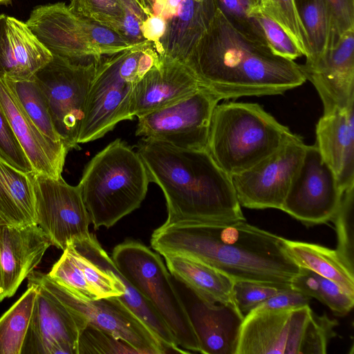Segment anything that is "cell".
Wrapping results in <instances>:
<instances>
[{
    "mask_svg": "<svg viewBox=\"0 0 354 354\" xmlns=\"http://www.w3.org/2000/svg\"><path fill=\"white\" fill-rule=\"evenodd\" d=\"M283 289L284 288L277 286L250 281H234L232 287L236 305L244 317Z\"/></svg>",
    "mask_w": 354,
    "mask_h": 354,
    "instance_id": "41",
    "label": "cell"
},
{
    "mask_svg": "<svg viewBox=\"0 0 354 354\" xmlns=\"http://www.w3.org/2000/svg\"><path fill=\"white\" fill-rule=\"evenodd\" d=\"M70 10L121 35L124 10L120 0H71Z\"/></svg>",
    "mask_w": 354,
    "mask_h": 354,
    "instance_id": "37",
    "label": "cell"
},
{
    "mask_svg": "<svg viewBox=\"0 0 354 354\" xmlns=\"http://www.w3.org/2000/svg\"><path fill=\"white\" fill-rule=\"evenodd\" d=\"M294 2L308 37L310 53L306 62H311L333 48L340 37L324 0H294Z\"/></svg>",
    "mask_w": 354,
    "mask_h": 354,
    "instance_id": "30",
    "label": "cell"
},
{
    "mask_svg": "<svg viewBox=\"0 0 354 354\" xmlns=\"http://www.w3.org/2000/svg\"><path fill=\"white\" fill-rule=\"evenodd\" d=\"M150 182L162 189L165 223L245 220L231 177L207 149H190L142 138L137 151Z\"/></svg>",
    "mask_w": 354,
    "mask_h": 354,
    "instance_id": "3",
    "label": "cell"
},
{
    "mask_svg": "<svg viewBox=\"0 0 354 354\" xmlns=\"http://www.w3.org/2000/svg\"><path fill=\"white\" fill-rule=\"evenodd\" d=\"M186 64L220 100L282 94L306 81L300 65L242 35L218 10Z\"/></svg>",
    "mask_w": 354,
    "mask_h": 354,
    "instance_id": "2",
    "label": "cell"
},
{
    "mask_svg": "<svg viewBox=\"0 0 354 354\" xmlns=\"http://www.w3.org/2000/svg\"><path fill=\"white\" fill-rule=\"evenodd\" d=\"M290 286L310 298L317 299L338 316L348 314L354 305L353 296L346 293L333 281L304 268H299Z\"/></svg>",
    "mask_w": 354,
    "mask_h": 354,
    "instance_id": "32",
    "label": "cell"
},
{
    "mask_svg": "<svg viewBox=\"0 0 354 354\" xmlns=\"http://www.w3.org/2000/svg\"><path fill=\"white\" fill-rule=\"evenodd\" d=\"M343 192L315 144L307 145L281 210L308 226L326 223L335 216Z\"/></svg>",
    "mask_w": 354,
    "mask_h": 354,
    "instance_id": "14",
    "label": "cell"
},
{
    "mask_svg": "<svg viewBox=\"0 0 354 354\" xmlns=\"http://www.w3.org/2000/svg\"><path fill=\"white\" fill-rule=\"evenodd\" d=\"M260 8L278 23L295 41L302 55L309 56L306 30L299 19L294 0H258Z\"/></svg>",
    "mask_w": 354,
    "mask_h": 354,
    "instance_id": "34",
    "label": "cell"
},
{
    "mask_svg": "<svg viewBox=\"0 0 354 354\" xmlns=\"http://www.w3.org/2000/svg\"><path fill=\"white\" fill-rule=\"evenodd\" d=\"M216 10L214 0H165L158 15L166 22L158 55L186 64Z\"/></svg>",
    "mask_w": 354,
    "mask_h": 354,
    "instance_id": "19",
    "label": "cell"
},
{
    "mask_svg": "<svg viewBox=\"0 0 354 354\" xmlns=\"http://www.w3.org/2000/svg\"><path fill=\"white\" fill-rule=\"evenodd\" d=\"M315 132V145L343 192L354 187V103L323 114Z\"/></svg>",
    "mask_w": 354,
    "mask_h": 354,
    "instance_id": "24",
    "label": "cell"
},
{
    "mask_svg": "<svg viewBox=\"0 0 354 354\" xmlns=\"http://www.w3.org/2000/svg\"><path fill=\"white\" fill-rule=\"evenodd\" d=\"M158 59L151 43L100 59L88 91L78 144L97 140L118 122L132 120L129 101L133 86Z\"/></svg>",
    "mask_w": 354,
    "mask_h": 354,
    "instance_id": "6",
    "label": "cell"
},
{
    "mask_svg": "<svg viewBox=\"0 0 354 354\" xmlns=\"http://www.w3.org/2000/svg\"><path fill=\"white\" fill-rule=\"evenodd\" d=\"M251 16L261 26L268 46L275 55L293 61L303 55L282 27L259 6L253 10Z\"/></svg>",
    "mask_w": 354,
    "mask_h": 354,
    "instance_id": "39",
    "label": "cell"
},
{
    "mask_svg": "<svg viewBox=\"0 0 354 354\" xmlns=\"http://www.w3.org/2000/svg\"><path fill=\"white\" fill-rule=\"evenodd\" d=\"M111 257L120 273L153 306L178 346L188 353H200L186 304L160 254L138 241L128 239L113 248Z\"/></svg>",
    "mask_w": 354,
    "mask_h": 354,
    "instance_id": "8",
    "label": "cell"
},
{
    "mask_svg": "<svg viewBox=\"0 0 354 354\" xmlns=\"http://www.w3.org/2000/svg\"><path fill=\"white\" fill-rule=\"evenodd\" d=\"M300 66L322 100L324 114L354 103V30L342 34L322 56Z\"/></svg>",
    "mask_w": 354,
    "mask_h": 354,
    "instance_id": "17",
    "label": "cell"
},
{
    "mask_svg": "<svg viewBox=\"0 0 354 354\" xmlns=\"http://www.w3.org/2000/svg\"><path fill=\"white\" fill-rule=\"evenodd\" d=\"M35 286L37 292L20 354H77L79 336L86 322Z\"/></svg>",
    "mask_w": 354,
    "mask_h": 354,
    "instance_id": "16",
    "label": "cell"
},
{
    "mask_svg": "<svg viewBox=\"0 0 354 354\" xmlns=\"http://www.w3.org/2000/svg\"><path fill=\"white\" fill-rule=\"evenodd\" d=\"M25 23L53 55L76 63L86 59L99 61L138 46L117 32L74 14L64 3L35 8Z\"/></svg>",
    "mask_w": 354,
    "mask_h": 354,
    "instance_id": "9",
    "label": "cell"
},
{
    "mask_svg": "<svg viewBox=\"0 0 354 354\" xmlns=\"http://www.w3.org/2000/svg\"><path fill=\"white\" fill-rule=\"evenodd\" d=\"M150 183L137 151L115 139L86 165L77 185L94 229L110 228L139 208Z\"/></svg>",
    "mask_w": 354,
    "mask_h": 354,
    "instance_id": "4",
    "label": "cell"
},
{
    "mask_svg": "<svg viewBox=\"0 0 354 354\" xmlns=\"http://www.w3.org/2000/svg\"><path fill=\"white\" fill-rule=\"evenodd\" d=\"M99 61L76 63L53 55L35 75L54 127L69 150L78 148L87 97Z\"/></svg>",
    "mask_w": 354,
    "mask_h": 354,
    "instance_id": "10",
    "label": "cell"
},
{
    "mask_svg": "<svg viewBox=\"0 0 354 354\" xmlns=\"http://www.w3.org/2000/svg\"><path fill=\"white\" fill-rule=\"evenodd\" d=\"M140 30L145 39L152 44L156 50L166 30L165 20L158 15L149 17L142 23Z\"/></svg>",
    "mask_w": 354,
    "mask_h": 354,
    "instance_id": "44",
    "label": "cell"
},
{
    "mask_svg": "<svg viewBox=\"0 0 354 354\" xmlns=\"http://www.w3.org/2000/svg\"><path fill=\"white\" fill-rule=\"evenodd\" d=\"M52 58L25 22L0 15V75L12 81L28 80Z\"/></svg>",
    "mask_w": 354,
    "mask_h": 354,
    "instance_id": "23",
    "label": "cell"
},
{
    "mask_svg": "<svg viewBox=\"0 0 354 354\" xmlns=\"http://www.w3.org/2000/svg\"><path fill=\"white\" fill-rule=\"evenodd\" d=\"M290 131L258 104L223 103L214 109L206 149L232 176L274 152Z\"/></svg>",
    "mask_w": 354,
    "mask_h": 354,
    "instance_id": "5",
    "label": "cell"
},
{
    "mask_svg": "<svg viewBox=\"0 0 354 354\" xmlns=\"http://www.w3.org/2000/svg\"><path fill=\"white\" fill-rule=\"evenodd\" d=\"M74 248L97 266L112 272L124 286V293L118 296L156 335L168 353H188L178 344L174 335L149 301L120 273L111 257L98 242L96 236L75 239Z\"/></svg>",
    "mask_w": 354,
    "mask_h": 354,
    "instance_id": "26",
    "label": "cell"
},
{
    "mask_svg": "<svg viewBox=\"0 0 354 354\" xmlns=\"http://www.w3.org/2000/svg\"><path fill=\"white\" fill-rule=\"evenodd\" d=\"M337 324L308 304L255 308L244 317L236 354H325Z\"/></svg>",
    "mask_w": 354,
    "mask_h": 354,
    "instance_id": "7",
    "label": "cell"
},
{
    "mask_svg": "<svg viewBox=\"0 0 354 354\" xmlns=\"http://www.w3.org/2000/svg\"><path fill=\"white\" fill-rule=\"evenodd\" d=\"M147 15H160L165 0H134Z\"/></svg>",
    "mask_w": 354,
    "mask_h": 354,
    "instance_id": "45",
    "label": "cell"
},
{
    "mask_svg": "<svg viewBox=\"0 0 354 354\" xmlns=\"http://www.w3.org/2000/svg\"><path fill=\"white\" fill-rule=\"evenodd\" d=\"M334 19L339 37L354 30V0H324Z\"/></svg>",
    "mask_w": 354,
    "mask_h": 354,
    "instance_id": "43",
    "label": "cell"
},
{
    "mask_svg": "<svg viewBox=\"0 0 354 354\" xmlns=\"http://www.w3.org/2000/svg\"><path fill=\"white\" fill-rule=\"evenodd\" d=\"M150 243L162 256L189 257L233 281L290 288L300 268L287 252L286 239L245 220L164 223Z\"/></svg>",
    "mask_w": 354,
    "mask_h": 354,
    "instance_id": "1",
    "label": "cell"
},
{
    "mask_svg": "<svg viewBox=\"0 0 354 354\" xmlns=\"http://www.w3.org/2000/svg\"><path fill=\"white\" fill-rule=\"evenodd\" d=\"M37 288L28 285L24 295L0 318V354H20Z\"/></svg>",
    "mask_w": 354,
    "mask_h": 354,
    "instance_id": "31",
    "label": "cell"
},
{
    "mask_svg": "<svg viewBox=\"0 0 354 354\" xmlns=\"http://www.w3.org/2000/svg\"><path fill=\"white\" fill-rule=\"evenodd\" d=\"M219 101L201 86L175 103L138 117L136 135L178 147L206 149L212 115Z\"/></svg>",
    "mask_w": 354,
    "mask_h": 354,
    "instance_id": "13",
    "label": "cell"
},
{
    "mask_svg": "<svg viewBox=\"0 0 354 354\" xmlns=\"http://www.w3.org/2000/svg\"><path fill=\"white\" fill-rule=\"evenodd\" d=\"M32 176L36 223L52 245L64 251L73 241L88 236L91 222L78 186L68 184L62 176Z\"/></svg>",
    "mask_w": 354,
    "mask_h": 354,
    "instance_id": "15",
    "label": "cell"
},
{
    "mask_svg": "<svg viewBox=\"0 0 354 354\" xmlns=\"http://www.w3.org/2000/svg\"><path fill=\"white\" fill-rule=\"evenodd\" d=\"M88 353L140 354L136 349L124 341L87 324L79 336L77 354Z\"/></svg>",
    "mask_w": 354,
    "mask_h": 354,
    "instance_id": "38",
    "label": "cell"
},
{
    "mask_svg": "<svg viewBox=\"0 0 354 354\" xmlns=\"http://www.w3.org/2000/svg\"><path fill=\"white\" fill-rule=\"evenodd\" d=\"M201 86L187 64L159 56L158 62L134 84L129 115L133 119L163 108L190 95Z\"/></svg>",
    "mask_w": 354,
    "mask_h": 354,
    "instance_id": "18",
    "label": "cell"
},
{
    "mask_svg": "<svg viewBox=\"0 0 354 354\" xmlns=\"http://www.w3.org/2000/svg\"><path fill=\"white\" fill-rule=\"evenodd\" d=\"M306 147L301 137L290 131L274 152L230 176L240 205L281 210Z\"/></svg>",
    "mask_w": 354,
    "mask_h": 354,
    "instance_id": "12",
    "label": "cell"
},
{
    "mask_svg": "<svg viewBox=\"0 0 354 354\" xmlns=\"http://www.w3.org/2000/svg\"><path fill=\"white\" fill-rule=\"evenodd\" d=\"M354 187L344 191L339 207L331 220L337 234L335 249L346 266L354 271Z\"/></svg>",
    "mask_w": 354,
    "mask_h": 354,
    "instance_id": "36",
    "label": "cell"
},
{
    "mask_svg": "<svg viewBox=\"0 0 354 354\" xmlns=\"http://www.w3.org/2000/svg\"><path fill=\"white\" fill-rule=\"evenodd\" d=\"M0 158L23 172H34L30 162L1 106Z\"/></svg>",
    "mask_w": 354,
    "mask_h": 354,
    "instance_id": "40",
    "label": "cell"
},
{
    "mask_svg": "<svg viewBox=\"0 0 354 354\" xmlns=\"http://www.w3.org/2000/svg\"><path fill=\"white\" fill-rule=\"evenodd\" d=\"M50 245L37 224L0 225V301L15 295Z\"/></svg>",
    "mask_w": 354,
    "mask_h": 354,
    "instance_id": "21",
    "label": "cell"
},
{
    "mask_svg": "<svg viewBox=\"0 0 354 354\" xmlns=\"http://www.w3.org/2000/svg\"><path fill=\"white\" fill-rule=\"evenodd\" d=\"M10 0H0V4L1 3H6L8 1H10Z\"/></svg>",
    "mask_w": 354,
    "mask_h": 354,
    "instance_id": "46",
    "label": "cell"
},
{
    "mask_svg": "<svg viewBox=\"0 0 354 354\" xmlns=\"http://www.w3.org/2000/svg\"><path fill=\"white\" fill-rule=\"evenodd\" d=\"M6 80L23 109L35 125L53 141L63 142L54 127L46 100L35 77L28 80Z\"/></svg>",
    "mask_w": 354,
    "mask_h": 354,
    "instance_id": "33",
    "label": "cell"
},
{
    "mask_svg": "<svg viewBox=\"0 0 354 354\" xmlns=\"http://www.w3.org/2000/svg\"><path fill=\"white\" fill-rule=\"evenodd\" d=\"M310 299V297L290 287L280 290L278 293L259 304L255 308L283 309L296 308L308 305Z\"/></svg>",
    "mask_w": 354,
    "mask_h": 354,
    "instance_id": "42",
    "label": "cell"
},
{
    "mask_svg": "<svg viewBox=\"0 0 354 354\" xmlns=\"http://www.w3.org/2000/svg\"><path fill=\"white\" fill-rule=\"evenodd\" d=\"M48 275L84 300L120 296L124 291L123 284L112 272L97 266L71 243Z\"/></svg>",
    "mask_w": 354,
    "mask_h": 354,
    "instance_id": "25",
    "label": "cell"
},
{
    "mask_svg": "<svg viewBox=\"0 0 354 354\" xmlns=\"http://www.w3.org/2000/svg\"><path fill=\"white\" fill-rule=\"evenodd\" d=\"M28 285L41 287L73 314L127 343L140 354L168 353L151 330L117 297L84 300L52 279L47 274H30Z\"/></svg>",
    "mask_w": 354,
    "mask_h": 354,
    "instance_id": "11",
    "label": "cell"
},
{
    "mask_svg": "<svg viewBox=\"0 0 354 354\" xmlns=\"http://www.w3.org/2000/svg\"><path fill=\"white\" fill-rule=\"evenodd\" d=\"M286 246L289 255L300 268L333 281L346 293L354 297V271L346 266L336 250L286 239Z\"/></svg>",
    "mask_w": 354,
    "mask_h": 354,
    "instance_id": "29",
    "label": "cell"
},
{
    "mask_svg": "<svg viewBox=\"0 0 354 354\" xmlns=\"http://www.w3.org/2000/svg\"><path fill=\"white\" fill-rule=\"evenodd\" d=\"M0 106L26 153L33 171L59 178L69 151L63 142L48 138L32 121L8 81L0 75Z\"/></svg>",
    "mask_w": 354,
    "mask_h": 354,
    "instance_id": "20",
    "label": "cell"
},
{
    "mask_svg": "<svg viewBox=\"0 0 354 354\" xmlns=\"http://www.w3.org/2000/svg\"><path fill=\"white\" fill-rule=\"evenodd\" d=\"M32 173L18 170L0 158V225L37 224Z\"/></svg>",
    "mask_w": 354,
    "mask_h": 354,
    "instance_id": "28",
    "label": "cell"
},
{
    "mask_svg": "<svg viewBox=\"0 0 354 354\" xmlns=\"http://www.w3.org/2000/svg\"><path fill=\"white\" fill-rule=\"evenodd\" d=\"M163 257L170 274L198 297L210 302L236 305L234 281L228 277L187 256L166 254Z\"/></svg>",
    "mask_w": 354,
    "mask_h": 354,
    "instance_id": "27",
    "label": "cell"
},
{
    "mask_svg": "<svg viewBox=\"0 0 354 354\" xmlns=\"http://www.w3.org/2000/svg\"><path fill=\"white\" fill-rule=\"evenodd\" d=\"M216 10L228 23L246 37L267 44L261 26L252 17L258 0H214Z\"/></svg>",
    "mask_w": 354,
    "mask_h": 354,
    "instance_id": "35",
    "label": "cell"
},
{
    "mask_svg": "<svg viewBox=\"0 0 354 354\" xmlns=\"http://www.w3.org/2000/svg\"><path fill=\"white\" fill-rule=\"evenodd\" d=\"M187 306L200 353L236 354L244 316L237 306L205 300L191 290Z\"/></svg>",
    "mask_w": 354,
    "mask_h": 354,
    "instance_id": "22",
    "label": "cell"
}]
</instances>
